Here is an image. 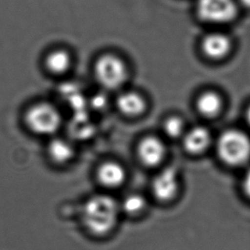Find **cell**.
Returning <instances> with one entry per match:
<instances>
[{
  "mask_svg": "<svg viewBox=\"0 0 250 250\" xmlns=\"http://www.w3.org/2000/svg\"><path fill=\"white\" fill-rule=\"evenodd\" d=\"M119 206L114 199L105 195H94L87 200L83 209V221L91 233L104 235L118 222Z\"/></svg>",
  "mask_w": 250,
  "mask_h": 250,
  "instance_id": "6da1fadb",
  "label": "cell"
},
{
  "mask_svg": "<svg viewBox=\"0 0 250 250\" xmlns=\"http://www.w3.org/2000/svg\"><path fill=\"white\" fill-rule=\"evenodd\" d=\"M217 152L219 159L226 165L242 166L250 159V139L239 130H227L219 137Z\"/></svg>",
  "mask_w": 250,
  "mask_h": 250,
  "instance_id": "7a4b0ae2",
  "label": "cell"
},
{
  "mask_svg": "<svg viewBox=\"0 0 250 250\" xmlns=\"http://www.w3.org/2000/svg\"><path fill=\"white\" fill-rule=\"evenodd\" d=\"M25 121L29 129L35 134L50 136L58 131L62 119L57 108L47 103H40L28 109Z\"/></svg>",
  "mask_w": 250,
  "mask_h": 250,
  "instance_id": "3957f363",
  "label": "cell"
},
{
  "mask_svg": "<svg viewBox=\"0 0 250 250\" xmlns=\"http://www.w3.org/2000/svg\"><path fill=\"white\" fill-rule=\"evenodd\" d=\"M94 73L98 82L107 89L121 87L128 76L124 61L113 54L100 57L94 65Z\"/></svg>",
  "mask_w": 250,
  "mask_h": 250,
  "instance_id": "277c9868",
  "label": "cell"
},
{
  "mask_svg": "<svg viewBox=\"0 0 250 250\" xmlns=\"http://www.w3.org/2000/svg\"><path fill=\"white\" fill-rule=\"evenodd\" d=\"M197 12L203 21L221 23L236 17L234 0H198Z\"/></svg>",
  "mask_w": 250,
  "mask_h": 250,
  "instance_id": "5b68a950",
  "label": "cell"
},
{
  "mask_svg": "<svg viewBox=\"0 0 250 250\" xmlns=\"http://www.w3.org/2000/svg\"><path fill=\"white\" fill-rule=\"evenodd\" d=\"M179 187L177 171L167 168L158 174L152 184L153 194L158 200L167 202L175 197Z\"/></svg>",
  "mask_w": 250,
  "mask_h": 250,
  "instance_id": "8992f818",
  "label": "cell"
},
{
  "mask_svg": "<svg viewBox=\"0 0 250 250\" xmlns=\"http://www.w3.org/2000/svg\"><path fill=\"white\" fill-rule=\"evenodd\" d=\"M166 146L161 140L154 136H147L140 143L138 156L145 166L155 167L163 161Z\"/></svg>",
  "mask_w": 250,
  "mask_h": 250,
  "instance_id": "52a82bcc",
  "label": "cell"
},
{
  "mask_svg": "<svg viewBox=\"0 0 250 250\" xmlns=\"http://www.w3.org/2000/svg\"><path fill=\"white\" fill-rule=\"evenodd\" d=\"M97 176L102 185L107 188H117L124 184L126 178V172L120 164L110 161L100 167Z\"/></svg>",
  "mask_w": 250,
  "mask_h": 250,
  "instance_id": "ba28073f",
  "label": "cell"
},
{
  "mask_svg": "<svg viewBox=\"0 0 250 250\" xmlns=\"http://www.w3.org/2000/svg\"><path fill=\"white\" fill-rule=\"evenodd\" d=\"M202 49L206 55L210 59H222L229 53L230 42L226 35L212 34L208 35L203 41Z\"/></svg>",
  "mask_w": 250,
  "mask_h": 250,
  "instance_id": "9c48e42d",
  "label": "cell"
},
{
  "mask_svg": "<svg viewBox=\"0 0 250 250\" xmlns=\"http://www.w3.org/2000/svg\"><path fill=\"white\" fill-rule=\"evenodd\" d=\"M211 143L208 130L203 127H196L184 136V145L188 153L197 154L204 152Z\"/></svg>",
  "mask_w": 250,
  "mask_h": 250,
  "instance_id": "30bf717a",
  "label": "cell"
},
{
  "mask_svg": "<svg viewBox=\"0 0 250 250\" xmlns=\"http://www.w3.org/2000/svg\"><path fill=\"white\" fill-rule=\"evenodd\" d=\"M117 104L119 111L129 117H136L142 114L146 107L143 98L140 94L132 92L121 94L118 97Z\"/></svg>",
  "mask_w": 250,
  "mask_h": 250,
  "instance_id": "8fae6325",
  "label": "cell"
},
{
  "mask_svg": "<svg viewBox=\"0 0 250 250\" xmlns=\"http://www.w3.org/2000/svg\"><path fill=\"white\" fill-rule=\"evenodd\" d=\"M45 67L49 72L60 76L66 73L71 66V57L70 53L64 50H54L50 52L45 58Z\"/></svg>",
  "mask_w": 250,
  "mask_h": 250,
  "instance_id": "7c38bea8",
  "label": "cell"
},
{
  "mask_svg": "<svg viewBox=\"0 0 250 250\" xmlns=\"http://www.w3.org/2000/svg\"><path fill=\"white\" fill-rule=\"evenodd\" d=\"M48 153L53 161L59 164H64L73 159L75 150L72 145L66 141L56 139L50 143Z\"/></svg>",
  "mask_w": 250,
  "mask_h": 250,
  "instance_id": "4fadbf2b",
  "label": "cell"
},
{
  "mask_svg": "<svg viewBox=\"0 0 250 250\" xmlns=\"http://www.w3.org/2000/svg\"><path fill=\"white\" fill-rule=\"evenodd\" d=\"M198 111L203 116L213 118L219 114L222 108V101L218 94L212 92H207L199 97L197 101Z\"/></svg>",
  "mask_w": 250,
  "mask_h": 250,
  "instance_id": "5bb4252c",
  "label": "cell"
},
{
  "mask_svg": "<svg viewBox=\"0 0 250 250\" xmlns=\"http://www.w3.org/2000/svg\"><path fill=\"white\" fill-rule=\"evenodd\" d=\"M146 200L140 195H130L124 200L122 204V208L129 214H136L143 212L146 208Z\"/></svg>",
  "mask_w": 250,
  "mask_h": 250,
  "instance_id": "9a60e30c",
  "label": "cell"
},
{
  "mask_svg": "<svg viewBox=\"0 0 250 250\" xmlns=\"http://www.w3.org/2000/svg\"><path fill=\"white\" fill-rule=\"evenodd\" d=\"M184 131V123L177 117L170 118L165 124V132L170 138H177Z\"/></svg>",
  "mask_w": 250,
  "mask_h": 250,
  "instance_id": "2e32d148",
  "label": "cell"
},
{
  "mask_svg": "<svg viewBox=\"0 0 250 250\" xmlns=\"http://www.w3.org/2000/svg\"><path fill=\"white\" fill-rule=\"evenodd\" d=\"M243 190L245 192L249 197L250 198V170H248L246 175L244 176L243 182Z\"/></svg>",
  "mask_w": 250,
  "mask_h": 250,
  "instance_id": "e0dca14e",
  "label": "cell"
},
{
  "mask_svg": "<svg viewBox=\"0 0 250 250\" xmlns=\"http://www.w3.org/2000/svg\"><path fill=\"white\" fill-rule=\"evenodd\" d=\"M248 119H249V121H250V108L249 111H248Z\"/></svg>",
  "mask_w": 250,
  "mask_h": 250,
  "instance_id": "ac0fdd59",
  "label": "cell"
}]
</instances>
